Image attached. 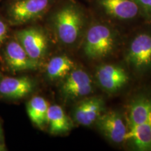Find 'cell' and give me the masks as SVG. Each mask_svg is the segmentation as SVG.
Listing matches in <instances>:
<instances>
[{
    "label": "cell",
    "mask_w": 151,
    "mask_h": 151,
    "mask_svg": "<svg viewBox=\"0 0 151 151\" xmlns=\"http://www.w3.org/2000/svg\"><path fill=\"white\" fill-rule=\"evenodd\" d=\"M125 143L137 151H151V85L137 90L126 106Z\"/></svg>",
    "instance_id": "1"
},
{
    "label": "cell",
    "mask_w": 151,
    "mask_h": 151,
    "mask_svg": "<svg viewBox=\"0 0 151 151\" xmlns=\"http://www.w3.org/2000/svg\"><path fill=\"white\" fill-rule=\"evenodd\" d=\"M50 20L58 40L66 46H71L82 36L86 16L80 6L68 1L52 13Z\"/></svg>",
    "instance_id": "2"
},
{
    "label": "cell",
    "mask_w": 151,
    "mask_h": 151,
    "mask_svg": "<svg viewBox=\"0 0 151 151\" xmlns=\"http://www.w3.org/2000/svg\"><path fill=\"white\" fill-rule=\"evenodd\" d=\"M118 36L111 26L102 22H94L88 27L85 35L83 50L87 58L100 60L114 51Z\"/></svg>",
    "instance_id": "3"
},
{
    "label": "cell",
    "mask_w": 151,
    "mask_h": 151,
    "mask_svg": "<svg viewBox=\"0 0 151 151\" xmlns=\"http://www.w3.org/2000/svg\"><path fill=\"white\" fill-rule=\"evenodd\" d=\"M55 2V0H7L3 16L9 25H24L42 18Z\"/></svg>",
    "instance_id": "4"
},
{
    "label": "cell",
    "mask_w": 151,
    "mask_h": 151,
    "mask_svg": "<svg viewBox=\"0 0 151 151\" xmlns=\"http://www.w3.org/2000/svg\"><path fill=\"white\" fill-rule=\"evenodd\" d=\"M132 39L125 60L134 72L141 77L151 76V22Z\"/></svg>",
    "instance_id": "5"
},
{
    "label": "cell",
    "mask_w": 151,
    "mask_h": 151,
    "mask_svg": "<svg viewBox=\"0 0 151 151\" xmlns=\"http://www.w3.org/2000/svg\"><path fill=\"white\" fill-rule=\"evenodd\" d=\"M14 38L20 43L31 59L40 63L48 48V37L39 27H29L18 30Z\"/></svg>",
    "instance_id": "6"
},
{
    "label": "cell",
    "mask_w": 151,
    "mask_h": 151,
    "mask_svg": "<svg viewBox=\"0 0 151 151\" xmlns=\"http://www.w3.org/2000/svg\"><path fill=\"white\" fill-rule=\"evenodd\" d=\"M60 91L66 99H81L93 92V81L83 69L74 68L64 78Z\"/></svg>",
    "instance_id": "7"
},
{
    "label": "cell",
    "mask_w": 151,
    "mask_h": 151,
    "mask_svg": "<svg viewBox=\"0 0 151 151\" xmlns=\"http://www.w3.org/2000/svg\"><path fill=\"white\" fill-rule=\"evenodd\" d=\"M96 125L102 134L111 142L116 144L125 143L127 126L124 116L116 111H109L101 113Z\"/></svg>",
    "instance_id": "8"
},
{
    "label": "cell",
    "mask_w": 151,
    "mask_h": 151,
    "mask_svg": "<svg viewBox=\"0 0 151 151\" xmlns=\"http://www.w3.org/2000/svg\"><path fill=\"white\" fill-rule=\"evenodd\" d=\"M95 76L99 86L107 93L113 94L120 91L129 82V75L120 66L104 64L96 69Z\"/></svg>",
    "instance_id": "9"
},
{
    "label": "cell",
    "mask_w": 151,
    "mask_h": 151,
    "mask_svg": "<svg viewBox=\"0 0 151 151\" xmlns=\"http://www.w3.org/2000/svg\"><path fill=\"white\" fill-rule=\"evenodd\" d=\"M3 60L11 71L18 72L35 71L40 63L29 58L20 43L16 39L9 40L3 50Z\"/></svg>",
    "instance_id": "10"
},
{
    "label": "cell",
    "mask_w": 151,
    "mask_h": 151,
    "mask_svg": "<svg viewBox=\"0 0 151 151\" xmlns=\"http://www.w3.org/2000/svg\"><path fill=\"white\" fill-rule=\"evenodd\" d=\"M104 111L105 103L102 97L88 96L81 99L73 108V121L79 125L88 127L95 123L98 118Z\"/></svg>",
    "instance_id": "11"
},
{
    "label": "cell",
    "mask_w": 151,
    "mask_h": 151,
    "mask_svg": "<svg viewBox=\"0 0 151 151\" xmlns=\"http://www.w3.org/2000/svg\"><path fill=\"white\" fill-rule=\"evenodd\" d=\"M97 3L106 16L118 20H131L141 16L135 0H97Z\"/></svg>",
    "instance_id": "12"
},
{
    "label": "cell",
    "mask_w": 151,
    "mask_h": 151,
    "mask_svg": "<svg viewBox=\"0 0 151 151\" xmlns=\"http://www.w3.org/2000/svg\"><path fill=\"white\" fill-rule=\"evenodd\" d=\"M35 87L29 77H4L0 81V95L11 99H22L31 93Z\"/></svg>",
    "instance_id": "13"
},
{
    "label": "cell",
    "mask_w": 151,
    "mask_h": 151,
    "mask_svg": "<svg viewBox=\"0 0 151 151\" xmlns=\"http://www.w3.org/2000/svg\"><path fill=\"white\" fill-rule=\"evenodd\" d=\"M46 125L48 132L53 135L63 134L70 131L72 123L64 109L59 105L49 106Z\"/></svg>",
    "instance_id": "14"
},
{
    "label": "cell",
    "mask_w": 151,
    "mask_h": 151,
    "mask_svg": "<svg viewBox=\"0 0 151 151\" xmlns=\"http://www.w3.org/2000/svg\"><path fill=\"white\" fill-rule=\"evenodd\" d=\"M75 68V63L69 57L58 55L52 58L46 65V73L50 81L64 79Z\"/></svg>",
    "instance_id": "15"
},
{
    "label": "cell",
    "mask_w": 151,
    "mask_h": 151,
    "mask_svg": "<svg viewBox=\"0 0 151 151\" xmlns=\"http://www.w3.org/2000/svg\"><path fill=\"white\" fill-rule=\"evenodd\" d=\"M48 107V101L41 96H35L27 104L28 116L32 122L39 129H43L46 125Z\"/></svg>",
    "instance_id": "16"
},
{
    "label": "cell",
    "mask_w": 151,
    "mask_h": 151,
    "mask_svg": "<svg viewBox=\"0 0 151 151\" xmlns=\"http://www.w3.org/2000/svg\"><path fill=\"white\" fill-rule=\"evenodd\" d=\"M9 34V24L4 17L0 13V49L3 46L4 41L6 40ZM0 62L4 63L3 58L0 55Z\"/></svg>",
    "instance_id": "17"
},
{
    "label": "cell",
    "mask_w": 151,
    "mask_h": 151,
    "mask_svg": "<svg viewBox=\"0 0 151 151\" xmlns=\"http://www.w3.org/2000/svg\"><path fill=\"white\" fill-rule=\"evenodd\" d=\"M139 5L141 12V16L146 22H151V0H135Z\"/></svg>",
    "instance_id": "18"
},
{
    "label": "cell",
    "mask_w": 151,
    "mask_h": 151,
    "mask_svg": "<svg viewBox=\"0 0 151 151\" xmlns=\"http://www.w3.org/2000/svg\"><path fill=\"white\" fill-rule=\"evenodd\" d=\"M6 146H4V143H0V151H4V150H6Z\"/></svg>",
    "instance_id": "19"
},
{
    "label": "cell",
    "mask_w": 151,
    "mask_h": 151,
    "mask_svg": "<svg viewBox=\"0 0 151 151\" xmlns=\"http://www.w3.org/2000/svg\"><path fill=\"white\" fill-rule=\"evenodd\" d=\"M1 139H2V132H1V128L0 126V143H1Z\"/></svg>",
    "instance_id": "20"
},
{
    "label": "cell",
    "mask_w": 151,
    "mask_h": 151,
    "mask_svg": "<svg viewBox=\"0 0 151 151\" xmlns=\"http://www.w3.org/2000/svg\"><path fill=\"white\" fill-rule=\"evenodd\" d=\"M2 1V0H0V1Z\"/></svg>",
    "instance_id": "21"
}]
</instances>
